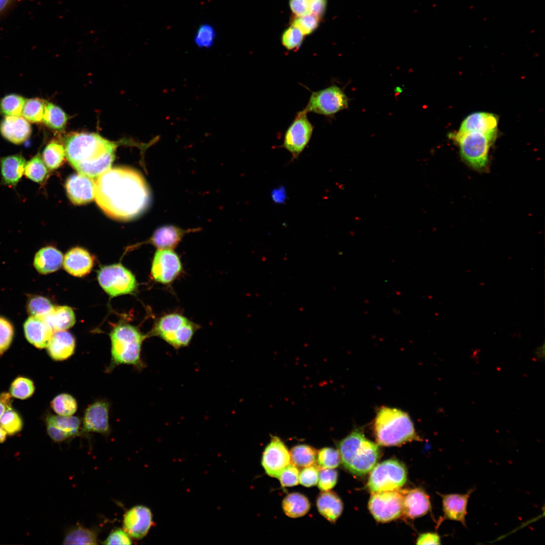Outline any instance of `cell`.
<instances>
[{
	"instance_id": "obj_1",
	"label": "cell",
	"mask_w": 545,
	"mask_h": 545,
	"mask_svg": "<svg viewBox=\"0 0 545 545\" xmlns=\"http://www.w3.org/2000/svg\"><path fill=\"white\" fill-rule=\"evenodd\" d=\"M94 183V199L111 218L129 221L141 215L149 206V187L142 175L133 168H110L98 176Z\"/></svg>"
},
{
	"instance_id": "obj_2",
	"label": "cell",
	"mask_w": 545,
	"mask_h": 545,
	"mask_svg": "<svg viewBox=\"0 0 545 545\" xmlns=\"http://www.w3.org/2000/svg\"><path fill=\"white\" fill-rule=\"evenodd\" d=\"M118 145L94 133H73L64 140L70 164L78 173L92 179L111 168Z\"/></svg>"
},
{
	"instance_id": "obj_3",
	"label": "cell",
	"mask_w": 545,
	"mask_h": 545,
	"mask_svg": "<svg viewBox=\"0 0 545 545\" xmlns=\"http://www.w3.org/2000/svg\"><path fill=\"white\" fill-rule=\"evenodd\" d=\"M337 447L343 466L356 475L370 472L380 457L378 445L368 440L359 428L340 441Z\"/></svg>"
},
{
	"instance_id": "obj_4",
	"label": "cell",
	"mask_w": 545,
	"mask_h": 545,
	"mask_svg": "<svg viewBox=\"0 0 545 545\" xmlns=\"http://www.w3.org/2000/svg\"><path fill=\"white\" fill-rule=\"evenodd\" d=\"M373 430L377 443L382 446H399L418 439L409 416L396 408H380L375 417Z\"/></svg>"
},
{
	"instance_id": "obj_5",
	"label": "cell",
	"mask_w": 545,
	"mask_h": 545,
	"mask_svg": "<svg viewBox=\"0 0 545 545\" xmlns=\"http://www.w3.org/2000/svg\"><path fill=\"white\" fill-rule=\"evenodd\" d=\"M146 337L130 324L116 326L110 334L112 363L141 367V347Z\"/></svg>"
},
{
	"instance_id": "obj_6",
	"label": "cell",
	"mask_w": 545,
	"mask_h": 545,
	"mask_svg": "<svg viewBox=\"0 0 545 545\" xmlns=\"http://www.w3.org/2000/svg\"><path fill=\"white\" fill-rule=\"evenodd\" d=\"M198 329L197 324L184 316L170 313L157 320L151 333L178 349L189 345Z\"/></svg>"
},
{
	"instance_id": "obj_7",
	"label": "cell",
	"mask_w": 545,
	"mask_h": 545,
	"mask_svg": "<svg viewBox=\"0 0 545 545\" xmlns=\"http://www.w3.org/2000/svg\"><path fill=\"white\" fill-rule=\"evenodd\" d=\"M452 138L459 146L463 160L473 169H485L488 162V152L495 139L479 132L455 133Z\"/></svg>"
},
{
	"instance_id": "obj_8",
	"label": "cell",
	"mask_w": 545,
	"mask_h": 545,
	"mask_svg": "<svg viewBox=\"0 0 545 545\" xmlns=\"http://www.w3.org/2000/svg\"><path fill=\"white\" fill-rule=\"evenodd\" d=\"M367 486L371 493L400 489L407 481V470L400 461H383L370 471Z\"/></svg>"
},
{
	"instance_id": "obj_9",
	"label": "cell",
	"mask_w": 545,
	"mask_h": 545,
	"mask_svg": "<svg viewBox=\"0 0 545 545\" xmlns=\"http://www.w3.org/2000/svg\"><path fill=\"white\" fill-rule=\"evenodd\" d=\"M97 279L102 288L111 297L131 293L137 287L133 274L120 263L101 267L97 272Z\"/></svg>"
},
{
	"instance_id": "obj_10",
	"label": "cell",
	"mask_w": 545,
	"mask_h": 545,
	"mask_svg": "<svg viewBox=\"0 0 545 545\" xmlns=\"http://www.w3.org/2000/svg\"><path fill=\"white\" fill-rule=\"evenodd\" d=\"M349 99L340 87L334 85L313 92L306 107V113L332 117L348 108Z\"/></svg>"
},
{
	"instance_id": "obj_11",
	"label": "cell",
	"mask_w": 545,
	"mask_h": 545,
	"mask_svg": "<svg viewBox=\"0 0 545 545\" xmlns=\"http://www.w3.org/2000/svg\"><path fill=\"white\" fill-rule=\"evenodd\" d=\"M403 490L400 489L372 493L368 509L374 518L383 523L403 516Z\"/></svg>"
},
{
	"instance_id": "obj_12",
	"label": "cell",
	"mask_w": 545,
	"mask_h": 545,
	"mask_svg": "<svg viewBox=\"0 0 545 545\" xmlns=\"http://www.w3.org/2000/svg\"><path fill=\"white\" fill-rule=\"evenodd\" d=\"M303 110L299 112L286 131L283 146L294 157L298 156L309 142L313 127Z\"/></svg>"
},
{
	"instance_id": "obj_13",
	"label": "cell",
	"mask_w": 545,
	"mask_h": 545,
	"mask_svg": "<svg viewBox=\"0 0 545 545\" xmlns=\"http://www.w3.org/2000/svg\"><path fill=\"white\" fill-rule=\"evenodd\" d=\"M182 270L181 260L173 249L156 250L151 268L154 280L162 284H170L178 277Z\"/></svg>"
},
{
	"instance_id": "obj_14",
	"label": "cell",
	"mask_w": 545,
	"mask_h": 545,
	"mask_svg": "<svg viewBox=\"0 0 545 545\" xmlns=\"http://www.w3.org/2000/svg\"><path fill=\"white\" fill-rule=\"evenodd\" d=\"M291 463L290 452L283 442L276 436L264 450L261 464L269 476L278 478L283 470Z\"/></svg>"
},
{
	"instance_id": "obj_15",
	"label": "cell",
	"mask_w": 545,
	"mask_h": 545,
	"mask_svg": "<svg viewBox=\"0 0 545 545\" xmlns=\"http://www.w3.org/2000/svg\"><path fill=\"white\" fill-rule=\"evenodd\" d=\"M152 524L151 512L148 508L143 505L131 508L123 517V529L130 537L135 539H140L146 536Z\"/></svg>"
},
{
	"instance_id": "obj_16",
	"label": "cell",
	"mask_w": 545,
	"mask_h": 545,
	"mask_svg": "<svg viewBox=\"0 0 545 545\" xmlns=\"http://www.w3.org/2000/svg\"><path fill=\"white\" fill-rule=\"evenodd\" d=\"M46 430L55 442H62L76 436L80 432L81 421L76 416L48 415L46 418Z\"/></svg>"
},
{
	"instance_id": "obj_17",
	"label": "cell",
	"mask_w": 545,
	"mask_h": 545,
	"mask_svg": "<svg viewBox=\"0 0 545 545\" xmlns=\"http://www.w3.org/2000/svg\"><path fill=\"white\" fill-rule=\"evenodd\" d=\"M83 432H93L102 434L108 433L109 404L104 401H97L86 409L82 422Z\"/></svg>"
},
{
	"instance_id": "obj_18",
	"label": "cell",
	"mask_w": 545,
	"mask_h": 545,
	"mask_svg": "<svg viewBox=\"0 0 545 545\" xmlns=\"http://www.w3.org/2000/svg\"><path fill=\"white\" fill-rule=\"evenodd\" d=\"M94 181L81 174L71 176L66 182L69 198L75 205H82L94 199Z\"/></svg>"
},
{
	"instance_id": "obj_19",
	"label": "cell",
	"mask_w": 545,
	"mask_h": 545,
	"mask_svg": "<svg viewBox=\"0 0 545 545\" xmlns=\"http://www.w3.org/2000/svg\"><path fill=\"white\" fill-rule=\"evenodd\" d=\"M497 127L498 119L496 115L486 112H476L470 114L463 121L456 133L476 132L495 139Z\"/></svg>"
},
{
	"instance_id": "obj_20",
	"label": "cell",
	"mask_w": 545,
	"mask_h": 545,
	"mask_svg": "<svg viewBox=\"0 0 545 545\" xmlns=\"http://www.w3.org/2000/svg\"><path fill=\"white\" fill-rule=\"evenodd\" d=\"M0 133L9 142L20 145L30 137L32 128L22 116H5L0 122Z\"/></svg>"
},
{
	"instance_id": "obj_21",
	"label": "cell",
	"mask_w": 545,
	"mask_h": 545,
	"mask_svg": "<svg viewBox=\"0 0 545 545\" xmlns=\"http://www.w3.org/2000/svg\"><path fill=\"white\" fill-rule=\"evenodd\" d=\"M474 490L473 488H471L464 494H440L442 499L444 514L442 520L458 521L466 527V516L468 500Z\"/></svg>"
},
{
	"instance_id": "obj_22",
	"label": "cell",
	"mask_w": 545,
	"mask_h": 545,
	"mask_svg": "<svg viewBox=\"0 0 545 545\" xmlns=\"http://www.w3.org/2000/svg\"><path fill=\"white\" fill-rule=\"evenodd\" d=\"M26 159L21 153L0 157V185L15 189L24 174Z\"/></svg>"
},
{
	"instance_id": "obj_23",
	"label": "cell",
	"mask_w": 545,
	"mask_h": 545,
	"mask_svg": "<svg viewBox=\"0 0 545 545\" xmlns=\"http://www.w3.org/2000/svg\"><path fill=\"white\" fill-rule=\"evenodd\" d=\"M431 508L428 495L421 489L403 490V516L410 519L421 517Z\"/></svg>"
},
{
	"instance_id": "obj_24",
	"label": "cell",
	"mask_w": 545,
	"mask_h": 545,
	"mask_svg": "<svg viewBox=\"0 0 545 545\" xmlns=\"http://www.w3.org/2000/svg\"><path fill=\"white\" fill-rule=\"evenodd\" d=\"M25 336L28 341L39 349L46 348L53 331L42 318L31 316L24 324Z\"/></svg>"
},
{
	"instance_id": "obj_25",
	"label": "cell",
	"mask_w": 545,
	"mask_h": 545,
	"mask_svg": "<svg viewBox=\"0 0 545 545\" xmlns=\"http://www.w3.org/2000/svg\"><path fill=\"white\" fill-rule=\"evenodd\" d=\"M199 229H183L173 225H167L157 229L148 242L157 249H173L188 233L198 231Z\"/></svg>"
},
{
	"instance_id": "obj_26",
	"label": "cell",
	"mask_w": 545,
	"mask_h": 545,
	"mask_svg": "<svg viewBox=\"0 0 545 545\" xmlns=\"http://www.w3.org/2000/svg\"><path fill=\"white\" fill-rule=\"evenodd\" d=\"M93 265V258L85 249L75 247L70 250L63 260L65 269L70 274L78 277L90 272Z\"/></svg>"
},
{
	"instance_id": "obj_27",
	"label": "cell",
	"mask_w": 545,
	"mask_h": 545,
	"mask_svg": "<svg viewBox=\"0 0 545 545\" xmlns=\"http://www.w3.org/2000/svg\"><path fill=\"white\" fill-rule=\"evenodd\" d=\"M46 348L49 356L53 360H64L73 354L75 340L69 332L66 331H56L53 332Z\"/></svg>"
},
{
	"instance_id": "obj_28",
	"label": "cell",
	"mask_w": 545,
	"mask_h": 545,
	"mask_svg": "<svg viewBox=\"0 0 545 545\" xmlns=\"http://www.w3.org/2000/svg\"><path fill=\"white\" fill-rule=\"evenodd\" d=\"M63 263L62 252L54 247L46 246L36 253L33 264L37 271L45 275L58 270Z\"/></svg>"
},
{
	"instance_id": "obj_29",
	"label": "cell",
	"mask_w": 545,
	"mask_h": 545,
	"mask_svg": "<svg viewBox=\"0 0 545 545\" xmlns=\"http://www.w3.org/2000/svg\"><path fill=\"white\" fill-rule=\"evenodd\" d=\"M316 506L319 513L329 521L335 522L340 516L343 504L340 497L334 492H322L316 499Z\"/></svg>"
},
{
	"instance_id": "obj_30",
	"label": "cell",
	"mask_w": 545,
	"mask_h": 545,
	"mask_svg": "<svg viewBox=\"0 0 545 545\" xmlns=\"http://www.w3.org/2000/svg\"><path fill=\"white\" fill-rule=\"evenodd\" d=\"M43 319L53 332L66 331L73 326L76 322L73 310L67 306H54Z\"/></svg>"
},
{
	"instance_id": "obj_31",
	"label": "cell",
	"mask_w": 545,
	"mask_h": 545,
	"mask_svg": "<svg viewBox=\"0 0 545 545\" xmlns=\"http://www.w3.org/2000/svg\"><path fill=\"white\" fill-rule=\"evenodd\" d=\"M282 507L287 516L295 518L306 514L310 510V504L304 495L293 493L288 494L283 499Z\"/></svg>"
},
{
	"instance_id": "obj_32",
	"label": "cell",
	"mask_w": 545,
	"mask_h": 545,
	"mask_svg": "<svg viewBox=\"0 0 545 545\" xmlns=\"http://www.w3.org/2000/svg\"><path fill=\"white\" fill-rule=\"evenodd\" d=\"M68 120L66 113L59 106L46 101L43 113L42 123L50 129L62 132Z\"/></svg>"
},
{
	"instance_id": "obj_33",
	"label": "cell",
	"mask_w": 545,
	"mask_h": 545,
	"mask_svg": "<svg viewBox=\"0 0 545 545\" xmlns=\"http://www.w3.org/2000/svg\"><path fill=\"white\" fill-rule=\"evenodd\" d=\"M48 174V168L39 153L26 162L24 175L32 182L42 185L46 181Z\"/></svg>"
},
{
	"instance_id": "obj_34",
	"label": "cell",
	"mask_w": 545,
	"mask_h": 545,
	"mask_svg": "<svg viewBox=\"0 0 545 545\" xmlns=\"http://www.w3.org/2000/svg\"><path fill=\"white\" fill-rule=\"evenodd\" d=\"M65 156L64 145L54 139L48 143L41 155L44 163L50 170L60 167L64 163Z\"/></svg>"
},
{
	"instance_id": "obj_35",
	"label": "cell",
	"mask_w": 545,
	"mask_h": 545,
	"mask_svg": "<svg viewBox=\"0 0 545 545\" xmlns=\"http://www.w3.org/2000/svg\"><path fill=\"white\" fill-rule=\"evenodd\" d=\"M316 450L307 445H298L290 451V462L297 468H304L313 465L316 462Z\"/></svg>"
},
{
	"instance_id": "obj_36",
	"label": "cell",
	"mask_w": 545,
	"mask_h": 545,
	"mask_svg": "<svg viewBox=\"0 0 545 545\" xmlns=\"http://www.w3.org/2000/svg\"><path fill=\"white\" fill-rule=\"evenodd\" d=\"M97 537L93 530L77 526L70 530L63 540L65 544H96Z\"/></svg>"
},
{
	"instance_id": "obj_37",
	"label": "cell",
	"mask_w": 545,
	"mask_h": 545,
	"mask_svg": "<svg viewBox=\"0 0 545 545\" xmlns=\"http://www.w3.org/2000/svg\"><path fill=\"white\" fill-rule=\"evenodd\" d=\"M46 102L39 98L26 99L21 115L29 122L42 123Z\"/></svg>"
},
{
	"instance_id": "obj_38",
	"label": "cell",
	"mask_w": 545,
	"mask_h": 545,
	"mask_svg": "<svg viewBox=\"0 0 545 545\" xmlns=\"http://www.w3.org/2000/svg\"><path fill=\"white\" fill-rule=\"evenodd\" d=\"M26 99L17 94H8L0 99V115L20 116Z\"/></svg>"
},
{
	"instance_id": "obj_39",
	"label": "cell",
	"mask_w": 545,
	"mask_h": 545,
	"mask_svg": "<svg viewBox=\"0 0 545 545\" xmlns=\"http://www.w3.org/2000/svg\"><path fill=\"white\" fill-rule=\"evenodd\" d=\"M50 405L58 415L62 416H72L77 409L76 399L71 395L66 393L56 396L51 401Z\"/></svg>"
},
{
	"instance_id": "obj_40",
	"label": "cell",
	"mask_w": 545,
	"mask_h": 545,
	"mask_svg": "<svg viewBox=\"0 0 545 545\" xmlns=\"http://www.w3.org/2000/svg\"><path fill=\"white\" fill-rule=\"evenodd\" d=\"M35 391L33 382L30 378L19 376L12 383L10 387L11 395L17 399L25 400L31 397Z\"/></svg>"
},
{
	"instance_id": "obj_41",
	"label": "cell",
	"mask_w": 545,
	"mask_h": 545,
	"mask_svg": "<svg viewBox=\"0 0 545 545\" xmlns=\"http://www.w3.org/2000/svg\"><path fill=\"white\" fill-rule=\"evenodd\" d=\"M216 32L214 27L208 23L201 24L194 36V43L199 48H209L215 42Z\"/></svg>"
},
{
	"instance_id": "obj_42",
	"label": "cell",
	"mask_w": 545,
	"mask_h": 545,
	"mask_svg": "<svg viewBox=\"0 0 545 545\" xmlns=\"http://www.w3.org/2000/svg\"><path fill=\"white\" fill-rule=\"evenodd\" d=\"M0 425L9 435H14L21 431L23 422L19 413L12 408L6 410L0 418Z\"/></svg>"
},
{
	"instance_id": "obj_43",
	"label": "cell",
	"mask_w": 545,
	"mask_h": 545,
	"mask_svg": "<svg viewBox=\"0 0 545 545\" xmlns=\"http://www.w3.org/2000/svg\"><path fill=\"white\" fill-rule=\"evenodd\" d=\"M54 306L46 298L41 296H33L28 301L27 308L31 316L44 318L53 309Z\"/></svg>"
},
{
	"instance_id": "obj_44",
	"label": "cell",
	"mask_w": 545,
	"mask_h": 545,
	"mask_svg": "<svg viewBox=\"0 0 545 545\" xmlns=\"http://www.w3.org/2000/svg\"><path fill=\"white\" fill-rule=\"evenodd\" d=\"M316 462L321 468H337L341 463L340 453L333 448H323L317 452Z\"/></svg>"
},
{
	"instance_id": "obj_45",
	"label": "cell",
	"mask_w": 545,
	"mask_h": 545,
	"mask_svg": "<svg viewBox=\"0 0 545 545\" xmlns=\"http://www.w3.org/2000/svg\"><path fill=\"white\" fill-rule=\"evenodd\" d=\"M303 35L298 28L292 26L284 32L282 37V44L289 50L298 49L302 43Z\"/></svg>"
},
{
	"instance_id": "obj_46",
	"label": "cell",
	"mask_w": 545,
	"mask_h": 545,
	"mask_svg": "<svg viewBox=\"0 0 545 545\" xmlns=\"http://www.w3.org/2000/svg\"><path fill=\"white\" fill-rule=\"evenodd\" d=\"M14 336L12 324L7 319L0 316V356L10 346Z\"/></svg>"
},
{
	"instance_id": "obj_47",
	"label": "cell",
	"mask_w": 545,
	"mask_h": 545,
	"mask_svg": "<svg viewBox=\"0 0 545 545\" xmlns=\"http://www.w3.org/2000/svg\"><path fill=\"white\" fill-rule=\"evenodd\" d=\"M319 18L309 14L298 17L292 22V26L298 28L303 35L312 33L318 26Z\"/></svg>"
},
{
	"instance_id": "obj_48",
	"label": "cell",
	"mask_w": 545,
	"mask_h": 545,
	"mask_svg": "<svg viewBox=\"0 0 545 545\" xmlns=\"http://www.w3.org/2000/svg\"><path fill=\"white\" fill-rule=\"evenodd\" d=\"M338 480L337 471L331 468H321L318 472V487L322 492L333 488Z\"/></svg>"
},
{
	"instance_id": "obj_49",
	"label": "cell",
	"mask_w": 545,
	"mask_h": 545,
	"mask_svg": "<svg viewBox=\"0 0 545 545\" xmlns=\"http://www.w3.org/2000/svg\"><path fill=\"white\" fill-rule=\"evenodd\" d=\"M299 476L298 468L290 463L283 470L278 478L282 486L289 487L296 485L299 483Z\"/></svg>"
},
{
	"instance_id": "obj_50",
	"label": "cell",
	"mask_w": 545,
	"mask_h": 545,
	"mask_svg": "<svg viewBox=\"0 0 545 545\" xmlns=\"http://www.w3.org/2000/svg\"><path fill=\"white\" fill-rule=\"evenodd\" d=\"M318 472L317 467L314 465L303 468L299 473V483L306 487L315 485L318 481Z\"/></svg>"
},
{
	"instance_id": "obj_51",
	"label": "cell",
	"mask_w": 545,
	"mask_h": 545,
	"mask_svg": "<svg viewBox=\"0 0 545 545\" xmlns=\"http://www.w3.org/2000/svg\"><path fill=\"white\" fill-rule=\"evenodd\" d=\"M104 544H131L130 536L121 528L113 530L103 541Z\"/></svg>"
},
{
	"instance_id": "obj_52",
	"label": "cell",
	"mask_w": 545,
	"mask_h": 545,
	"mask_svg": "<svg viewBox=\"0 0 545 545\" xmlns=\"http://www.w3.org/2000/svg\"><path fill=\"white\" fill-rule=\"evenodd\" d=\"M290 6L292 11L297 17L310 14L308 0H290Z\"/></svg>"
},
{
	"instance_id": "obj_53",
	"label": "cell",
	"mask_w": 545,
	"mask_h": 545,
	"mask_svg": "<svg viewBox=\"0 0 545 545\" xmlns=\"http://www.w3.org/2000/svg\"><path fill=\"white\" fill-rule=\"evenodd\" d=\"M441 538L436 532H426L420 534L418 536L417 544H440Z\"/></svg>"
},
{
	"instance_id": "obj_54",
	"label": "cell",
	"mask_w": 545,
	"mask_h": 545,
	"mask_svg": "<svg viewBox=\"0 0 545 545\" xmlns=\"http://www.w3.org/2000/svg\"><path fill=\"white\" fill-rule=\"evenodd\" d=\"M308 1L310 14L318 18L322 17L325 10L326 0H308Z\"/></svg>"
},
{
	"instance_id": "obj_55",
	"label": "cell",
	"mask_w": 545,
	"mask_h": 545,
	"mask_svg": "<svg viewBox=\"0 0 545 545\" xmlns=\"http://www.w3.org/2000/svg\"><path fill=\"white\" fill-rule=\"evenodd\" d=\"M18 0H0V16L6 12Z\"/></svg>"
},
{
	"instance_id": "obj_56",
	"label": "cell",
	"mask_w": 545,
	"mask_h": 545,
	"mask_svg": "<svg viewBox=\"0 0 545 545\" xmlns=\"http://www.w3.org/2000/svg\"><path fill=\"white\" fill-rule=\"evenodd\" d=\"M535 356L538 359L543 360L544 358V344L540 346L535 350Z\"/></svg>"
},
{
	"instance_id": "obj_57",
	"label": "cell",
	"mask_w": 545,
	"mask_h": 545,
	"mask_svg": "<svg viewBox=\"0 0 545 545\" xmlns=\"http://www.w3.org/2000/svg\"><path fill=\"white\" fill-rule=\"evenodd\" d=\"M7 433L0 425V444L4 443L7 439Z\"/></svg>"
},
{
	"instance_id": "obj_58",
	"label": "cell",
	"mask_w": 545,
	"mask_h": 545,
	"mask_svg": "<svg viewBox=\"0 0 545 545\" xmlns=\"http://www.w3.org/2000/svg\"><path fill=\"white\" fill-rule=\"evenodd\" d=\"M8 409L5 403L0 399V418L5 413L6 410Z\"/></svg>"
}]
</instances>
